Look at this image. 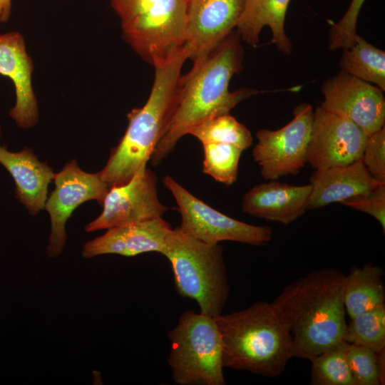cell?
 Wrapping results in <instances>:
<instances>
[{
  "mask_svg": "<svg viewBox=\"0 0 385 385\" xmlns=\"http://www.w3.org/2000/svg\"><path fill=\"white\" fill-rule=\"evenodd\" d=\"M361 160L376 181L385 183L384 126L368 136Z\"/></svg>",
  "mask_w": 385,
  "mask_h": 385,
  "instance_id": "cell-29",
  "label": "cell"
},
{
  "mask_svg": "<svg viewBox=\"0 0 385 385\" xmlns=\"http://www.w3.org/2000/svg\"><path fill=\"white\" fill-rule=\"evenodd\" d=\"M290 0H245L242 13L237 24L240 38L256 46L265 26L272 34L271 42L283 54L289 55L292 43L284 31V21Z\"/></svg>",
  "mask_w": 385,
  "mask_h": 385,
  "instance_id": "cell-20",
  "label": "cell"
},
{
  "mask_svg": "<svg viewBox=\"0 0 385 385\" xmlns=\"http://www.w3.org/2000/svg\"><path fill=\"white\" fill-rule=\"evenodd\" d=\"M313 108L309 103L297 106L293 119L282 128H262L256 133L254 160L262 177L268 180L296 175L307 163V153L313 121Z\"/></svg>",
  "mask_w": 385,
  "mask_h": 385,
  "instance_id": "cell-9",
  "label": "cell"
},
{
  "mask_svg": "<svg viewBox=\"0 0 385 385\" xmlns=\"http://www.w3.org/2000/svg\"><path fill=\"white\" fill-rule=\"evenodd\" d=\"M163 183L174 197L180 214V230L208 244L233 241L255 246L265 245L272 238L267 225H253L230 217L207 205L184 188L171 176Z\"/></svg>",
  "mask_w": 385,
  "mask_h": 385,
  "instance_id": "cell-8",
  "label": "cell"
},
{
  "mask_svg": "<svg viewBox=\"0 0 385 385\" xmlns=\"http://www.w3.org/2000/svg\"><path fill=\"white\" fill-rule=\"evenodd\" d=\"M245 0H189L184 48L193 61L214 50L237 26Z\"/></svg>",
  "mask_w": 385,
  "mask_h": 385,
  "instance_id": "cell-14",
  "label": "cell"
},
{
  "mask_svg": "<svg viewBox=\"0 0 385 385\" xmlns=\"http://www.w3.org/2000/svg\"><path fill=\"white\" fill-rule=\"evenodd\" d=\"M1 125L0 124V138H1Z\"/></svg>",
  "mask_w": 385,
  "mask_h": 385,
  "instance_id": "cell-32",
  "label": "cell"
},
{
  "mask_svg": "<svg viewBox=\"0 0 385 385\" xmlns=\"http://www.w3.org/2000/svg\"><path fill=\"white\" fill-rule=\"evenodd\" d=\"M189 0H111L124 40L154 67L183 48Z\"/></svg>",
  "mask_w": 385,
  "mask_h": 385,
  "instance_id": "cell-6",
  "label": "cell"
},
{
  "mask_svg": "<svg viewBox=\"0 0 385 385\" xmlns=\"http://www.w3.org/2000/svg\"><path fill=\"white\" fill-rule=\"evenodd\" d=\"M312 186L292 185L271 180L257 185L242 197V211L270 222L288 225L307 209Z\"/></svg>",
  "mask_w": 385,
  "mask_h": 385,
  "instance_id": "cell-17",
  "label": "cell"
},
{
  "mask_svg": "<svg viewBox=\"0 0 385 385\" xmlns=\"http://www.w3.org/2000/svg\"><path fill=\"white\" fill-rule=\"evenodd\" d=\"M346 356L355 385L384 384V351L347 343Z\"/></svg>",
  "mask_w": 385,
  "mask_h": 385,
  "instance_id": "cell-27",
  "label": "cell"
},
{
  "mask_svg": "<svg viewBox=\"0 0 385 385\" xmlns=\"http://www.w3.org/2000/svg\"><path fill=\"white\" fill-rule=\"evenodd\" d=\"M222 342L224 367L277 377L292 358L289 329L272 302L215 317Z\"/></svg>",
  "mask_w": 385,
  "mask_h": 385,
  "instance_id": "cell-3",
  "label": "cell"
},
{
  "mask_svg": "<svg viewBox=\"0 0 385 385\" xmlns=\"http://www.w3.org/2000/svg\"><path fill=\"white\" fill-rule=\"evenodd\" d=\"M368 135L349 119L319 106L314 111L307 163L314 170L361 158Z\"/></svg>",
  "mask_w": 385,
  "mask_h": 385,
  "instance_id": "cell-12",
  "label": "cell"
},
{
  "mask_svg": "<svg viewBox=\"0 0 385 385\" xmlns=\"http://www.w3.org/2000/svg\"><path fill=\"white\" fill-rule=\"evenodd\" d=\"M188 134L197 138L202 143L231 144L242 150L252 144L250 131L229 113L202 122L192 128Z\"/></svg>",
  "mask_w": 385,
  "mask_h": 385,
  "instance_id": "cell-24",
  "label": "cell"
},
{
  "mask_svg": "<svg viewBox=\"0 0 385 385\" xmlns=\"http://www.w3.org/2000/svg\"><path fill=\"white\" fill-rule=\"evenodd\" d=\"M168 358L175 383L224 385L222 342L215 318L188 310L168 332Z\"/></svg>",
  "mask_w": 385,
  "mask_h": 385,
  "instance_id": "cell-7",
  "label": "cell"
},
{
  "mask_svg": "<svg viewBox=\"0 0 385 385\" xmlns=\"http://www.w3.org/2000/svg\"><path fill=\"white\" fill-rule=\"evenodd\" d=\"M187 58L183 48L171 60L155 66L148 99L143 107L133 108L127 114L125 132L98 173L110 187L128 182L140 168L147 165L170 121L176 85Z\"/></svg>",
  "mask_w": 385,
  "mask_h": 385,
  "instance_id": "cell-4",
  "label": "cell"
},
{
  "mask_svg": "<svg viewBox=\"0 0 385 385\" xmlns=\"http://www.w3.org/2000/svg\"><path fill=\"white\" fill-rule=\"evenodd\" d=\"M342 205L374 217L385 232V183L374 189L341 202Z\"/></svg>",
  "mask_w": 385,
  "mask_h": 385,
  "instance_id": "cell-30",
  "label": "cell"
},
{
  "mask_svg": "<svg viewBox=\"0 0 385 385\" xmlns=\"http://www.w3.org/2000/svg\"><path fill=\"white\" fill-rule=\"evenodd\" d=\"M243 50L237 32L230 33L214 50L194 61L191 70L178 78L173 109L150 160L157 165L190 130L211 118L229 113L237 104L259 91H229L233 75L242 66Z\"/></svg>",
  "mask_w": 385,
  "mask_h": 385,
  "instance_id": "cell-1",
  "label": "cell"
},
{
  "mask_svg": "<svg viewBox=\"0 0 385 385\" xmlns=\"http://www.w3.org/2000/svg\"><path fill=\"white\" fill-rule=\"evenodd\" d=\"M341 70L385 90V52L356 35L354 42L343 48Z\"/></svg>",
  "mask_w": 385,
  "mask_h": 385,
  "instance_id": "cell-22",
  "label": "cell"
},
{
  "mask_svg": "<svg viewBox=\"0 0 385 385\" xmlns=\"http://www.w3.org/2000/svg\"><path fill=\"white\" fill-rule=\"evenodd\" d=\"M11 14V0H0V23L7 22Z\"/></svg>",
  "mask_w": 385,
  "mask_h": 385,
  "instance_id": "cell-31",
  "label": "cell"
},
{
  "mask_svg": "<svg viewBox=\"0 0 385 385\" xmlns=\"http://www.w3.org/2000/svg\"><path fill=\"white\" fill-rule=\"evenodd\" d=\"M327 110L357 125L368 136L384 126L385 98L382 90L341 70L322 86Z\"/></svg>",
  "mask_w": 385,
  "mask_h": 385,
  "instance_id": "cell-13",
  "label": "cell"
},
{
  "mask_svg": "<svg viewBox=\"0 0 385 385\" xmlns=\"http://www.w3.org/2000/svg\"><path fill=\"white\" fill-rule=\"evenodd\" d=\"M312 186L307 210H316L366 193L382 183L367 170L361 158L350 164L315 170L309 178Z\"/></svg>",
  "mask_w": 385,
  "mask_h": 385,
  "instance_id": "cell-19",
  "label": "cell"
},
{
  "mask_svg": "<svg viewBox=\"0 0 385 385\" xmlns=\"http://www.w3.org/2000/svg\"><path fill=\"white\" fill-rule=\"evenodd\" d=\"M171 229L163 217L114 227L84 243L82 256L88 259L108 254L133 257L150 252L160 253Z\"/></svg>",
  "mask_w": 385,
  "mask_h": 385,
  "instance_id": "cell-16",
  "label": "cell"
},
{
  "mask_svg": "<svg viewBox=\"0 0 385 385\" xmlns=\"http://www.w3.org/2000/svg\"><path fill=\"white\" fill-rule=\"evenodd\" d=\"M202 171L217 182L232 185L237 178L242 152L240 148L227 143H202Z\"/></svg>",
  "mask_w": 385,
  "mask_h": 385,
  "instance_id": "cell-26",
  "label": "cell"
},
{
  "mask_svg": "<svg viewBox=\"0 0 385 385\" xmlns=\"http://www.w3.org/2000/svg\"><path fill=\"white\" fill-rule=\"evenodd\" d=\"M102 212L84 227L87 232L163 217L168 208L158 199L157 177L140 168L126 183L113 185L104 197Z\"/></svg>",
  "mask_w": 385,
  "mask_h": 385,
  "instance_id": "cell-11",
  "label": "cell"
},
{
  "mask_svg": "<svg viewBox=\"0 0 385 385\" xmlns=\"http://www.w3.org/2000/svg\"><path fill=\"white\" fill-rule=\"evenodd\" d=\"M337 268L312 271L284 287L272 302L292 337V357L311 360L344 341L347 325Z\"/></svg>",
  "mask_w": 385,
  "mask_h": 385,
  "instance_id": "cell-2",
  "label": "cell"
},
{
  "mask_svg": "<svg viewBox=\"0 0 385 385\" xmlns=\"http://www.w3.org/2000/svg\"><path fill=\"white\" fill-rule=\"evenodd\" d=\"M54 190L47 197L45 209L51 218V233L46 253L56 257L63 251L67 235L66 225L73 211L88 200H96L102 205L110 185L98 173H90L81 170L72 160L54 174Z\"/></svg>",
  "mask_w": 385,
  "mask_h": 385,
  "instance_id": "cell-10",
  "label": "cell"
},
{
  "mask_svg": "<svg viewBox=\"0 0 385 385\" xmlns=\"http://www.w3.org/2000/svg\"><path fill=\"white\" fill-rule=\"evenodd\" d=\"M365 0H351L343 16L332 24L329 32V49L335 50L350 46L355 41L356 22Z\"/></svg>",
  "mask_w": 385,
  "mask_h": 385,
  "instance_id": "cell-28",
  "label": "cell"
},
{
  "mask_svg": "<svg viewBox=\"0 0 385 385\" xmlns=\"http://www.w3.org/2000/svg\"><path fill=\"white\" fill-rule=\"evenodd\" d=\"M0 164L15 184V195L31 215L45 209L48 187L54 173L46 162H41L31 148L12 152L0 145Z\"/></svg>",
  "mask_w": 385,
  "mask_h": 385,
  "instance_id": "cell-18",
  "label": "cell"
},
{
  "mask_svg": "<svg viewBox=\"0 0 385 385\" xmlns=\"http://www.w3.org/2000/svg\"><path fill=\"white\" fill-rule=\"evenodd\" d=\"M344 341L376 352L385 350V304L361 313L347 322Z\"/></svg>",
  "mask_w": 385,
  "mask_h": 385,
  "instance_id": "cell-25",
  "label": "cell"
},
{
  "mask_svg": "<svg viewBox=\"0 0 385 385\" xmlns=\"http://www.w3.org/2000/svg\"><path fill=\"white\" fill-rule=\"evenodd\" d=\"M160 253L169 261L178 293L195 300L200 312L213 317L222 313L230 285L223 249L171 229Z\"/></svg>",
  "mask_w": 385,
  "mask_h": 385,
  "instance_id": "cell-5",
  "label": "cell"
},
{
  "mask_svg": "<svg viewBox=\"0 0 385 385\" xmlns=\"http://www.w3.org/2000/svg\"><path fill=\"white\" fill-rule=\"evenodd\" d=\"M33 60L24 36L17 31L0 34V74L9 78L16 94L9 115L21 128H30L38 121L37 99L32 86Z\"/></svg>",
  "mask_w": 385,
  "mask_h": 385,
  "instance_id": "cell-15",
  "label": "cell"
},
{
  "mask_svg": "<svg viewBox=\"0 0 385 385\" xmlns=\"http://www.w3.org/2000/svg\"><path fill=\"white\" fill-rule=\"evenodd\" d=\"M347 342L342 341L309 360L311 384L355 385L346 356Z\"/></svg>",
  "mask_w": 385,
  "mask_h": 385,
  "instance_id": "cell-23",
  "label": "cell"
},
{
  "mask_svg": "<svg viewBox=\"0 0 385 385\" xmlns=\"http://www.w3.org/2000/svg\"><path fill=\"white\" fill-rule=\"evenodd\" d=\"M384 274L381 267L367 263L345 275L343 299L349 319L385 304Z\"/></svg>",
  "mask_w": 385,
  "mask_h": 385,
  "instance_id": "cell-21",
  "label": "cell"
}]
</instances>
